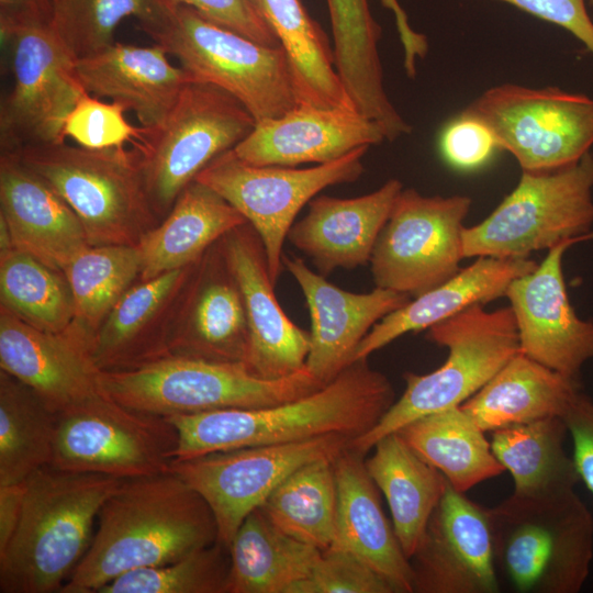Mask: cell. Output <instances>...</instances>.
Masks as SVG:
<instances>
[{
  "label": "cell",
  "instance_id": "24",
  "mask_svg": "<svg viewBox=\"0 0 593 593\" xmlns=\"http://www.w3.org/2000/svg\"><path fill=\"white\" fill-rule=\"evenodd\" d=\"M195 262L137 281L93 336L91 357L101 372L128 371L170 356L176 309Z\"/></svg>",
  "mask_w": 593,
  "mask_h": 593
},
{
  "label": "cell",
  "instance_id": "10",
  "mask_svg": "<svg viewBox=\"0 0 593 593\" xmlns=\"http://www.w3.org/2000/svg\"><path fill=\"white\" fill-rule=\"evenodd\" d=\"M248 110L217 86L190 81L166 120L148 128L134 148L146 191L161 221L182 190L215 157L233 149L255 127Z\"/></svg>",
  "mask_w": 593,
  "mask_h": 593
},
{
  "label": "cell",
  "instance_id": "1",
  "mask_svg": "<svg viewBox=\"0 0 593 593\" xmlns=\"http://www.w3.org/2000/svg\"><path fill=\"white\" fill-rule=\"evenodd\" d=\"M97 522L59 593H98L125 572L166 564L217 541L209 505L172 471L123 481Z\"/></svg>",
  "mask_w": 593,
  "mask_h": 593
},
{
  "label": "cell",
  "instance_id": "20",
  "mask_svg": "<svg viewBox=\"0 0 593 593\" xmlns=\"http://www.w3.org/2000/svg\"><path fill=\"white\" fill-rule=\"evenodd\" d=\"M220 243L245 306L249 329L245 366L266 379L302 370L310 350V333L293 323L280 306L260 236L247 222L223 235Z\"/></svg>",
  "mask_w": 593,
  "mask_h": 593
},
{
  "label": "cell",
  "instance_id": "3",
  "mask_svg": "<svg viewBox=\"0 0 593 593\" xmlns=\"http://www.w3.org/2000/svg\"><path fill=\"white\" fill-rule=\"evenodd\" d=\"M123 481L51 465L34 472L19 526L0 553V592L59 593L90 546L102 505Z\"/></svg>",
  "mask_w": 593,
  "mask_h": 593
},
{
  "label": "cell",
  "instance_id": "39",
  "mask_svg": "<svg viewBox=\"0 0 593 593\" xmlns=\"http://www.w3.org/2000/svg\"><path fill=\"white\" fill-rule=\"evenodd\" d=\"M335 458L314 460L298 468L260 506L281 532L320 550L329 548L336 535Z\"/></svg>",
  "mask_w": 593,
  "mask_h": 593
},
{
  "label": "cell",
  "instance_id": "46",
  "mask_svg": "<svg viewBox=\"0 0 593 593\" xmlns=\"http://www.w3.org/2000/svg\"><path fill=\"white\" fill-rule=\"evenodd\" d=\"M439 149L449 166L468 171L486 164L499 146L486 125L460 113L443 130Z\"/></svg>",
  "mask_w": 593,
  "mask_h": 593
},
{
  "label": "cell",
  "instance_id": "19",
  "mask_svg": "<svg viewBox=\"0 0 593 593\" xmlns=\"http://www.w3.org/2000/svg\"><path fill=\"white\" fill-rule=\"evenodd\" d=\"M220 239L193 265L174 316L169 353L245 365L249 351L245 306Z\"/></svg>",
  "mask_w": 593,
  "mask_h": 593
},
{
  "label": "cell",
  "instance_id": "26",
  "mask_svg": "<svg viewBox=\"0 0 593 593\" xmlns=\"http://www.w3.org/2000/svg\"><path fill=\"white\" fill-rule=\"evenodd\" d=\"M403 184L390 179L356 198L314 197L304 217L294 222L287 239L309 257L322 276L337 268L370 262L378 237Z\"/></svg>",
  "mask_w": 593,
  "mask_h": 593
},
{
  "label": "cell",
  "instance_id": "6",
  "mask_svg": "<svg viewBox=\"0 0 593 593\" xmlns=\"http://www.w3.org/2000/svg\"><path fill=\"white\" fill-rule=\"evenodd\" d=\"M426 331L429 342L448 349L447 359L429 373H404L403 394L370 430L349 441L350 448L366 455L378 440L405 425L461 405L519 351L510 306L490 312L477 304Z\"/></svg>",
  "mask_w": 593,
  "mask_h": 593
},
{
  "label": "cell",
  "instance_id": "28",
  "mask_svg": "<svg viewBox=\"0 0 593 593\" xmlns=\"http://www.w3.org/2000/svg\"><path fill=\"white\" fill-rule=\"evenodd\" d=\"M366 455L347 446L334 460L336 535L331 547L347 550L384 577L396 593L414 592V574L381 507Z\"/></svg>",
  "mask_w": 593,
  "mask_h": 593
},
{
  "label": "cell",
  "instance_id": "27",
  "mask_svg": "<svg viewBox=\"0 0 593 593\" xmlns=\"http://www.w3.org/2000/svg\"><path fill=\"white\" fill-rule=\"evenodd\" d=\"M167 55L157 44L114 42L75 60V71L86 92L121 103L135 113L143 127L155 128L166 120L184 86L193 81Z\"/></svg>",
  "mask_w": 593,
  "mask_h": 593
},
{
  "label": "cell",
  "instance_id": "17",
  "mask_svg": "<svg viewBox=\"0 0 593 593\" xmlns=\"http://www.w3.org/2000/svg\"><path fill=\"white\" fill-rule=\"evenodd\" d=\"M593 239V232L548 249L537 267L516 278L505 296L515 317L519 351L569 378L580 380L593 359V322L580 318L570 303L563 277L564 253Z\"/></svg>",
  "mask_w": 593,
  "mask_h": 593
},
{
  "label": "cell",
  "instance_id": "25",
  "mask_svg": "<svg viewBox=\"0 0 593 593\" xmlns=\"http://www.w3.org/2000/svg\"><path fill=\"white\" fill-rule=\"evenodd\" d=\"M0 205L13 248L54 269L90 246L72 209L16 153L0 154Z\"/></svg>",
  "mask_w": 593,
  "mask_h": 593
},
{
  "label": "cell",
  "instance_id": "35",
  "mask_svg": "<svg viewBox=\"0 0 593 593\" xmlns=\"http://www.w3.org/2000/svg\"><path fill=\"white\" fill-rule=\"evenodd\" d=\"M396 433L461 493L505 471L485 432L460 405L421 417Z\"/></svg>",
  "mask_w": 593,
  "mask_h": 593
},
{
  "label": "cell",
  "instance_id": "53",
  "mask_svg": "<svg viewBox=\"0 0 593 593\" xmlns=\"http://www.w3.org/2000/svg\"><path fill=\"white\" fill-rule=\"evenodd\" d=\"M590 4L593 5V0H589Z\"/></svg>",
  "mask_w": 593,
  "mask_h": 593
},
{
  "label": "cell",
  "instance_id": "12",
  "mask_svg": "<svg viewBox=\"0 0 593 593\" xmlns=\"http://www.w3.org/2000/svg\"><path fill=\"white\" fill-rule=\"evenodd\" d=\"M178 432L165 416L127 407L105 393L57 413L51 466L122 480L170 471Z\"/></svg>",
  "mask_w": 593,
  "mask_h": 593
},
{
  "label": "cell",
  "instance_id": "36",
  "mask_svg": "<svg viewBox=\"0 0 593 593\" xmlns=\"http://www.w3.org/2000/svg\"><path fill=\"white\" fill-rule=\"evenodd\" d=\"M568 428L561 417H547L492 432L491 448L514 480L519 495L573 490L580 481L566 450Z\"/></svg>",
  "mask_w": 593,
  "mask_h": 593
},
{
  "label": "cell",
  "instance_id": "29",
  "mask_svg": "<svg viewBox=\"0 0 593 593\" xmlns=\"http://www.w3.org/2000/svg\"><path fill=\"white\" fill-rule=\"evenodd\" d=\"M537 265L528 258L478 257L448 280L380 320L359 344L354 361L368 359L407 333L428 329L470 306L505 296L510 284Z\"/></svg>",
  "mask_w": 593,
  "mask_h": 593
},
{
  "label": "cell",
  "instance_id": "9",
  "mask_svg": "<svg viewBox=\"0 0 593 593\" xmlns=\"http://www.w3.org/2000/svg\"><path fill=\"white\" fill-rule=\"evenodd\" d=\"M593 155L547 171H523L517 186L479 224L465 227L463 256L527 258L592 233Z\"/></svg>",
  "mask_w": 593,
  "mask_h": 593
},
{
  "label": "cell",
  "instance_id": "7",
  "mask_svg": "<svg viewBox=\"0 0 593 593\" xmlns=\"http://www.w3.org/2000/svg\"><path fill=\"white\" fill-rule=\"evenodd\" d=\"M15 153L72 209L90 246L137 245L160 223L135 148L92 150L64 142Z\"/></svg>",
  "mask_w": 593,
  "mask_h": 593
},
{
  "label": "cell",
  "instance_id": "23",
  "mask_svg": "<svg viewBox=\"0 0 593 593\" xmlns=\"http://www.w3.org/2000/svg\"><path fill=\"white\" fill-rule=\"evenodd\" d=\"M384 139L382 128L356 109L299 104L279 118L257 122L233 150L251 165L296 167L329 163Z\"/></svg>",
  "mask_w": 593,
  "mask_h": 593
},
{
  "label": "cell",
  "instance_id": "2",
  "mask_svg": "<svg viewBox=\"0 0 593 593\" xmlns=\"http://www.w3.org/2000/svg\"><path fill=\"white\" fill-rule=\"evenodd\" d=\"M395 401L389 379L367 359L346 367L318 390L257 409L165 416L178 432L174 460L251 446L281 445L370 430Z\"/></svg>",
  "mask_w": 593,
  "mask_h": 593
},
{
  "label": "cell",
  "instance_id": "30",
  "mask_svg": "<svg viewBox=\"0 0 593 593\" xmlns=\"http://www.w3.org/2000/svg\"><path fill=\"white\" fill-rule=\"evenodd\" d=\"M247 222L222 195L194 179L160 223L137 243L142 258L138 281L195 262L223 235Z\"/></svg>",
  "mask_w": 593,
  "mask_h": 593
},
{
  "label": "cell",
  "instance_id": "34",
  "mask_svg": "<svg viewBox=\"0 0 593 593\" xmlns=\"http://www.w3.org/2000/svg\"><path fill=\"white\" fill-rule=\"evenodd\" d=\"M228 552L225 593H288L310 575L322 550L281 532L259 507L240 524Z\"/></svg>",
  "mask_w": 593,
  "mask_h": 593
},
{
  "label": "cell",
  "instance_id": "41",
  "mask_svg": "<svg viewBox=\"0 0 593 593\" xmlns=\"http://www.w3.org/2000/svg\"><path fill=\"white\" fill-rule=\"evenodd\" d=\"M0 295L1 306L38 329L61 333L74 323L65 273L15 248L0 254Z\"/></svg>",
  "mask_w": 593,
  "mask_h": 593
},
{
  "label": "cell",
  "instance_id": "50",
  "mask_svg": "<svg viewBox=\"0 0 593 593\" xmlns=\"http://www.w3.org/2000/svg\"><path fill=\"white\" fill-rule=\"evenodd\" d=\"M26 481L0 485V553L13 537L24 506Z\"/></svg>",
  "mask_w": 593,
  "mask_h": 593
},
{
  "label": "cell",
  "instance_id": "38",
  "mask_svg": "<svg viewBox=\"0 0 593 593\" xmlns=\"http://www.w3.org/2000/svg\"><path fill=\"white\" fill-rule=\"evenodd\" d=\"M57 414L27 385L0 370V485L49 466Z\"/></svg>",
  "mask_w": 593,
  "mask_h": 593
},
{
  "label": "cell",
  "instance_id": "4",
  "mask_svg": "<svg viewBox=\"0 0 593 593\" xmlns=\"http://www.w3.org/2000/svg\"><path fill=\"white\" fill-rule=\"evenodd\" d=\"M138 27L172 55L193 81L217 86L235 97L256 123L279 118L298 105L291 65L282 46L262 45L190 7L163 0Z\"/></svg>",
  "mask_w": 593,
  "mask_h": 593
},
{
  "label": "cell",
  "instance_id": "11",
  "mask_svg": "<svg viewBox=\"0 0 593 593\" xmlns=\"http://www.w3.org/2000/svg\"><path fill=\"white\" fill-rule=\"evenodd\" d=\"M11 88L0 105V149L64 143L67 115L86 93L52 23L0 20Z\"/></svg>",
  "mask_w": 593,
  "mask_h": 593
},
{
  "label": "cell",
  "instance_id": "14",
  "mask_svg": "<svg viewBox=\"0 0 593 593\" xmlns=\"http://www.w3.org/2000/svg\"><path fill=\"white\" fill-rule=\"evenodd\" d=\"M368 148L309 168L251 165L230 149L209 163L195 180L222 195L256 230L276 284L283 266V244L300 210L323 189L356 181L363 172Z\"/></svg>",
  "mask_w": 593,
  "mask_h": 593
},
{
  "label": "cell",
  "instance_id": "31",
  "mask_svg": "<svg viewBox=\"0 0 593 593\" xmlns=\"http://www.w3.org/2000/svg\"><path fill=\"white\" fill-rule=\"evenodd\" d=\"M581 391L563 376L518 351L460 406L483 432L561 417Z\"/></svg>",
  "mask_w": 593,
  "mask_h": 593
},
{
  "label": "cell",
  "instance_id": "49",
  "mask_svg": "<svg viewBox=\"0 0 593 593\" xmlns=\"http://www.w3.org/2000/svg\"><path fill=\"white\" fill-rule=\"evenodd\" d=\"M573 444V461L593 495V401L580 391L562 416Z\"/></svg>",
  "mask_w": 593,
  "mask_h": 593
},
{
  "label": "cell",
  "instance_id": "47",
  "mask_svg": "<svg viewBox=\"0 0 593 593\" xmlns=\"http://www.w3.org/2000/svg\"><path fill=\"white\" fill-rule=\"evenodd\" d=\"M174 5H187L205 19L270 47L281 46L279 40L258 16L249 0H163Z\"/></svg>",
  "mask_w": 593,
  "mask_h": 593
},
{
  "label": "cell",
  "instance_id": "21",
  "mask_svg": "<svg viewBox=\"0 0 593 593\" xmlns=\"http://www.w3.org/2000/svg\"><path fill=\"white\" fill-rule=\"evenodd\" d=\"M0 367L56 414L103 392L89 340L71 324L38 329L0 305Z\"/></svg>",
  "mask_w": 593,
  "mask_h": 593
},
{
  "label": "cell",
  "instance_id": "42",
  "mask_svg": "<svg viewBox=\"0 0 593 593\" xmlns=\"http://www.w3.org/2000/svg\"><path fill=\"white\" fill-rule=\"evenodd\" d=\"M228 548L215 541L179 560L131 570L98 593H225Z\"/></svg>",
  "mask_w": 593,
  "mask_h": 593
},
{
  "label": "cell",
  "instance_id": "37",
  "mask_svg": "<svg viewBox=\"0 0 593 593\" xmlns=\"http://www.w3.org/2000/svg\"><path fill=\"white\" fill-rule=\"evenodd\" d=\"M338 77L355 108L367 114L390 104L378 52L381 27L367 0H326Z\"/></svg>",
  "mask_w": 593,
  "mask_h": 593
},
{
  "label": "cell",
  "instance_id": "16",
  "mask_svg": "<svg viewBox=\"0 0 593 593\" xmlns=\"http://www.w3.org/2000/svg\"><path fill=\"white\" fill-rule=\"evenodd\" d=\"M350 439L327 435L314 439L214 451L174 460L170 471L209 505L217 541L230 547L244 519L259 508L294 470L314 460L335 458Z\"/></svg>",
  "mask_w": 593,
  "mask_h": 593
},
{
  "label": "cell",
  "instance_id": "52",
  "mask_svg": "<svg viewBox=\"0 0 593 593\" xmlns=\"http://www.w3.org/2000/svg\"><path fill=\"white\" fill-rule=\"evenodd\" d=\"M381 4L391 10L395 18L399 37L406 57L412 58L424 52L427 46V37L415 32L407 20V15L398 0H380Z\"/></svg>",
  "mask_w": 593,
  "mask_h": 593
},
{
  "label": "cell",
  "instance_id": "48",
  "mask_svg": "<svg viewBox=\"0 0 593 593\" xmlns=\"http://www.w3.org/2000/svg\"><path fill=\"white\" fill-rule=\"evenodd\" d=\"M571 33L593 55V20L585 0H500Z\"/></svg>",
  "mask_w": 593,
  "mask_h": 593
},
{
  "label": "cell",
  "instance_id": "43",
  "mask_svg": "<svg viewBox=\"0 0 593 593\" xmlns=\"http://www.w3.org/2000/svg\"><path fill=\"white\" fill-rule=\"evenodd\" d=\"M160 0H60L53 26L77 60L112 45L114 32L128 16L138 22L153 15Z\"/></svg>",
  "mask_w": 593,
  "mask_h": 593
},
{
  "label": "cell",
  "instance_id": "8",
  "mask_svg": "<svg viewBox=\"0 0 593 593\" xmlns=\"http://www.w3.org/2000/svg\"><path fill=\"white\" fill-rule=\"evenodd\" d=\"M100 382L114 401L160 416L265 407L324 385L306 368L284 378L266 379L240 362L174 355L128 371L101 372Z\"/></svg>",
  "mask_w": 593,
  "mask_h": 593
},
{
  "label": "cell",
  "instance_id": "32",
  "mask_svg": "<svg viewBox=\"0 0 593 593\" xmlns=\"http://www.w3.org/2000/svg\"><path fill=\"white\" fill-rule=\"evenodd\" d=\"M365 459L367 471L389 504L393 529L404 555L411 559L426 532L447 479L422 459L398 434L372 447Z\"/></svg>",
  "mask_w": 593,
  "mask_h": 593
},
{
  "label": "cell",
  "instance_id": "40",
  "mask_svg": "<svg viewBox=\"0 0 593 593\" xmlns=\"http://www.w3.org/2000/svg\"><path fill=\"white\" fill-rule=\"evenodd\" d=\"M136 245L89 246L63 269L75 304L74 325L90 340L113 306L139 279Z\"/></svg>",
  "mask_w": 593,
  "mask_h": 593
},
{
  "label": "cell",
  "instance_id": "13",
  "mask_svg": "<svg viewBox=\"0 0 593 593\" xmlns=\"http://www.w3.org/2000/svg\"><path fill=\"white\" fill-rule=\"evenodd\" d=\"M460 113L486 125L499 149L508 152L523 171L571 165L593 146V98L557 87L502 83Z\"/></svg>",
  "mask_w": 593,
  "mask_h": 593
},
{
  "label": "cell",
  "instance_id": "44",
  "mask_svg": "<svg viewBox=\"0 0 593 593\" xmlns=\"http://www.w3.org/2000/svg\"><path fill=\"white\" fill-rule=\"evenodd\" d=\"M127 110L118 102H104L86 92L69 112L63 137L83 148L103 150L134 146L144 141L148 128L136 127L125 118Z\"/></svg>",
  "mask_w": 593,
  "mask_h": 593
},
{
  "label": "cell",
  "instance_id": "5",
  "mask_svg": "<svg viewBox=\"0 0 593 593\" xmlns=\"http://www.w3.org/2000/svg\"><path fill=\"white\" fill-rule=\"evenodd\" d=\"M497 574L518 593H578L593 559V516L573 490L489 508Z\"/></svg>",
  "mask_w": 593,
  "mask_h": 593
},
{
  "label": "cell",
  "instance_id": "45",
  "mask_svg": "<svg viewBox=\"0 0 593 593\" xmlns=\"http://www.w3.org/2000/svg\"><path fill=\"white\" fill-rule=\"evenodd\" d=\"M288 593H396L393 585L354 553L329 547L322 550L310 575Z\"/></svg>",
  "mask_w": 593,
  "mask_h": 593
},
{
  "label": "cell",
  "instance_id": "54",
  "mask_svg": "<svg viewBox=\"0 0 593 593\" xmlns=\"http://www.w3.org/2000/svg\"><path fill=\"white\" fill-rule=\"evenodd\" d=\"M60 0H54V4H56L57 2H59Z\"/></svg>",
  "mask_w": 593,
  "mask_h": 593
},
{
  "label": "cell",
  "instance_id": "18",
  "mask_svg": "<svg viewBox=\"0 0 593 593\" xmlns=\"http://www.w3.org/2000/svg\"><path fill=\"white\" fill-rule=\"evenodd\" d=\"M410 562L414 592L497 593L501 585L489 508L446 481Z\"/></svg>",
  "mask_w": 593,
  "mask_h": 593
},
{
  "label": "cell",
  "instance_id": "33",
  "mask_svg": "<svg viewBox=\"0 0 593 593\" xmlns=\"http://www.w3.org/2000/svg\"><path fill=\"white\" fill-rule=\"evenodd\" d=\"M286 51L298 105L356 109L335 68L328 37L300 0H249Z\"/></svg>",
  "mask_w": 593,
  "mask_h": 593
},
{
  "label": "cell",
  "instance_id": "22",
  "mask_svg": "<svg viewBox=\"0 0 593 593\" xmlns=\"http://www.w3.org/2000/svg\"><path fill=\"white\" fill-rule=\"evenodd\" d=\"M282 265L298 282L309 307L311 332L305 368L322 384L354 362L359 344L380 320L412 299L378 287L367 293L346 291L310 269L299 256L283 255Z\"/></svg>",
  "mask_w": 593,
  "mask_h": 593
},
{
  "label": "cell",
  "instance_id": "51",
  "mask_svg": "<svg viewBox=\"0 0 593 593\" xmlns=\"http://www.w3.org/2000/svg\"><path fill=\"white\" fill-rule=\"evenodd\" d=\"M54 0H0V20L52 23Z\"/></svg>",
  "mask_w": 593,
  "mask_h": 593
},
{
  "label": "cell",
  "instance_id": "15",
  "mask_svg": "<svg viewBox=\"0 0 593 593\" xmlns=\"http://www.w3.org/2000/svg\"><path fill=\"white\" fill-rule=\"evenodd\" d=\"M471 203L467 195L402 189L370 259L376 287L415 298L455 276Z\"/></svg>",
  "mask_w": 593,
  "mask_h": 593
}]
</instances>
